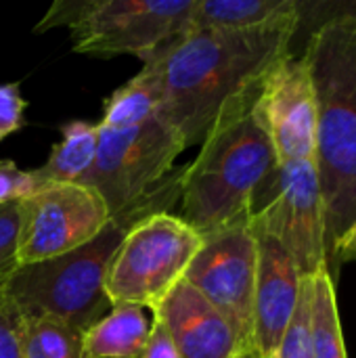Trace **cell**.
Returning <instances> with one entry per match:
<instances>
[{
    "instance_id": "1",
    "label": "cell",
    "mask_w": 356,
    "mask_h": 358,
    "mask_svg": "<svg viewBox=\"0 0 356 358\" xmlns=\"http://www.w3.org/2000/svg\"><path fill=\"white\" fill-rule=\"evenodd\" d=\"M298 15L252 29H187L143 61L162 86V117L185 147L201 145L220 113L287 55Z\"/></svg>"
},
{
    "instance_id": "2",
    "label": "cell",
    "mask_w": 356,
    "mask_h": 358,
    "mask_svg": "<svg viewBox=\"0 0 356 358\" xmlns=\"http://www.w3.org/2000/svg\"><path fill=\"white\" fill-rule=\"evenodd\" d=\"M183 168H174L143 197L111 214L94 239L52 260L19 266L6 294L23 317H50L80 331H86L111 308L105 296L109 266L134 224L172 212L183 193Z\"/></svg>"
},
{
    "instance_id": "3",
    "label": "cell",
    "mask_w": 356,
    "mask_h": 358,
    "mask_svg": "<svg viewBox=\"0 0 356 358\" xmlns=\"http://www.w3.org/2000/svg\"><path fill=\"white\" fill-rule=\"evenodd\" d=\"M302 57L317 90L315 166L329 266L338 241L356 224V15L315 31Z\"/></svg>"
},
{
    "instance_id": "4",
    "label": "cell",
    "mask_w": 356,
    "mask_h": 358,
    "mask_svg": "<svg viewBox=\"0 0 356 358\" xmlns=\"http://www.w3.org/2000/svg\"><path fill=\"white\" fill-rule=\"evenodd\" d=\"M260 84L220 113L195 159L185 166L178 216L201 239L245 222L256 189L277 166L271 138L254 113Z\"/></svg>"
},
{
    "instance_id": "5",
    "label": "cell",
    "mask_w": 356,
    "mask_h": 358,
    "mask_svg": "<svg viewBox=\"0 0 356 358\" xmlns=\"http://www.w3.org/2000/svg\"><path fill=\"white\" fill-rule=\"evenodd\" d=\"M191 8L193 0H57L34 31L65 25L80 55L147 61L185 31Z\"/></svg>"
},
{
    "instance_id": "6",
    "label": "cell",
    "mask_w": 356,
    "mask_h": 358,
    "mask_svg": "<svg viewBox=\"0 0 356 358\" xmlns=\"http://www.w3.org/2000/svg\"><path fill=\"white\" fill-rule=\"evenodd\" d=\"M201 241L199 233L172 212H159L134 224L105 279L109 306L132 304L155 313L185 279Z\"/></svg>"
},
{
    "instance_id": "7",
    "label": "cell",
    "mask_w": 356,
    "mask_h": 358,
    "mask_svg": "<svg viewBox=\"0 0 356 358\" xmlns=\"http://www.w3.org/2000/svg\"><path fill=\"white\" fill-rule=\"evenodd\" d=\"M248 222L254 233L279 241L302 277L327 271L325 208L315 159L277 164L256 189Z\"/></svg>"
},
{
    "instance_id": "8",
    "label": "cell",
    "mask_w": 356,
    "mask_h": 358,
    "mask_svg": "<svg viewBox=\"0 0 356 358\" xmlns=\"http://www.w3.org/2000/svg\"><path fill=\"white\" fill-rule=\"evenodd\" d=\"M185 149L183 136L162 115L124 130L99 124L94 164L78 185L92 187L115 214L162 182Z\"/></svg>"
},
{
    "instance_id": "9",
    "label": "cell",
    "mask_w": 356,
    "mask_h": 358,
    "mask_svg": "<svg viewBox=\"0 0 356 358\" xmlns=\"http://www.w3.org/2000/svg\"><path fill=\"white\" fill-rule=\"evenodd\" d=\"M258 243L250 222H237L204 237L185 279L233 327L243 355L252 350Z\"/></svg>"
},
{
    "instance_id": "10",
    "label": "cell",
    "mask_w": 356,
    "mask_h": 358,
    "mask_svg": "<svg viewBox=\"0 0 356 358\" xmlns=\"http://www.w3.org/2000/svg\"><path fill=\"white\" fill-rule=\"evenodd\" d=\"M111 218L103 197L86 185H44L21 201L19 266L59 258L99 235Z\"/></svg>"
},
{
    "instance_id": "11",
    "label": "cell",
    "mask_w": 356,
    "mask_h": 358,
    "mask_svg": "<svg viewBox=\"0 0 356 358\" xmlns=\"http://www.w3.org/2000/svg\"><path fill=\"white\" fill-rule=\"evenodd\" d=\"M254 113L266 130L277 164L315 159L317 90L304 57H283L262 80Z\"/></svg>"
},
{
    "instance_id": "12",
    "label": "cell",
    "mask_w": 356,
    "mask_h": 358,
    "mask_svg": "<svg viewBox=\"0 0 356 358\" xmlns=\"http://www.w3.org/2000/svg\"><path fill=\"white\" fill-rule=\"evenodd\" d=\"M254 235L258 243V271L250 355L271 358L281 346L294 319L304 277L279 241L262 233Z\"/></svg>"
},
{
    "instance_id": "13",
    "label": "cell",
    "mask_w": 356,
    "mask_h": 358,
    "mask_svg": "<svg viewBox=\"0 0 356 358\" xmlns=\"http://www.w3.org/2000/svg\"><path fill=\"white\" fill-rule=\"evenodd\" d=\"M183 358H237L241 344L229 321L187 281H180L153 313Z\"/></svg>"
},
{
    "instance_id": "14",
    "label": "cell",
    "mask_w": 356,
    "mask_h": 358,
    "mask_svg": "<svg viewBox=\"0 0 356 358\" xmlns=\"http://www.w3.org/2000/svg\"><path fill=\"white\" fill-rule=\"evenodd\" d=\"M300 0H193L187 29H252L296 17Z\"/></svg>"
},
{
    "instance_id": "15",
    "label": "cell",
    "mask_w": 356,
    "mask_h": 358,
    "mask_svg": "<svg viewBox=\"0 0 356 358\" xmlns=\"http://www.w3.org/2000/svg\"><path fill=\"white\" fill-rule=\"evenodd\" d=\"M149 327L143 308L115 304L103 319L84 331L82 358H141Z\"/></svg>"
},
{
    "instance_id": "16",
    "label": "cell",
    "mask_w": 356,
    "mask_h": 358,
    "mask_svg": "<svg viewBox=\"0 0 356 358\" xmlns=\"http://www.w3.org/2000/svg\"><path fill=\"white\" fill-rule=\"evenodd\" d=\"M99 147V124L73 120L61 126V141L50 149L48 159L34 168L42 185L80 182L92 168Z\"/></svg>"
},
{
    "instance_id": "17",
    "label": "cell",
    "mask_w": 356,
    "mask_h": 358,
    "mask_svg": "<svg viewBox=\"0 0 356 358\" xmlns=\"http://www.w3.org/2000/svg\"><path fill=\"white\" fill-rule=\"evenodd\" d=\"M162 86L157 76L143 67L132 80L118 88L103 105V128H136L162 113Z\"/></svg>"
},
{
    "instance_id": "18",
    "label": "cell",
    "mask_w": 356,
    "mask_h": 358,
    "mask_svg": "<svg viewBox=\"0 0 356 358\" xmlns=\"http://www.w3.org/2000/svg\"><path fill=\"white\" fill-rule=\"evenodd\" d=\"M311 352L313 358H348L338 313L336 281L329 271H321L313 277Z\"/></svg>"
},
{
    "instance_id": "19",
    "label": "cell",
    "mask_w": 356,
    "mask_h": 358,
    "mask_svg": "<svg viewBox=\"0 0 356 358\" xmlns=\"http://www.w3.org/2000/svg\"><path fill=\"white\" fill-rule=\"evenodd\" d=\"M84 331L50 319L25 317L21 329V358H82Z\"/></svg>"
},
{
    "instance_id": "20",
    "label": "cell",
    "mask_w": 356,
    "mask_h": 358,
    "mask_svg": "<svg viewBox=\"0 0 356 358\" xmlns=\"http://www.w3.org/2000/svg\"><path fill=\"white\" fill-rule=\"evenodd\" d=\"M311 304H313V277H304L300 300L285 338L271 358H313L311 352Z\"/></svg>"
},
{
    "instance_id": "21",
    "label": "cell",
    "mask_w": 356,
    "mask_h": 358,
    "mask_svg": "<svg viewBox=\"0 0 356 358\" xmlns=\"http://www.w3.org/2000/svg\"><path fill=\"white\" fill-rule=\"evenodd\" d=\"M21 201L0 203V292H6L19 271Z\"/></svg>"
},
{
    "instance_id": "22",
    "label": "cell",
    "mask_w": 356,
    "mask_h": 358,
    "mask_svg": "<svg viewBox=\"0 0 356 358\" xmlns=\"http://www.w3.org/2000/svg\"><path fill=\"white\" fill-rule=\"evenodd\" d=\"M23 319L15 300L6 292H0V358H21Z\"/></svg>"
},
{
    "instance_id": "23",
    "label": "cell",
    "mask_w": 356,
    "mask_h": 358,
    "mask_svg": "<svg viewBox=\"0 0 356 358\" xmlns=\"http://www.w3.org/2000/svg\"><path fill=\"white\" fill-rule=\"evenodd\" d=\"M42 187L31 170H19L10 159H0V203L23 201Z\"/></svg>"
},
{
    "instance_id": "24",
    "label": "cell",
    "mask_w": 356,
    "mask_h": 358,
    "mask_svg": "<svg viewBox=\"0 0 356 358\" xmlns=\"http://www.w3.org/2000/svg\"><path fill=\"white\" fill-rule=\"evenodd\" d=\"M27 101L21 94L19 82L0 84V141L10 136L23 126Z\"/></svg>"
},
{
    "instance_id": "25",
    "label": "cell",
    "mask_w": 356,
    "mask_h": 358,
    "mask_svg": "<svg viewBox=\"0 0 356 358\" xmlns=\"http://www.w3.org/2000/svg\"><path fill=\"white\" fill-rule=\"evenodd\" d=\"M141 358H183L172 336L168 334L166 325L155 317L149 327V338H147V344H145Z\"/></svg>"
},
{
    "instance_id": "26",
    "label": "cell",
    "mask_w": 356,
    "mask_h": 358,
    "mask_svg": "<svg viewBox=\"0 0 356 358\" xmlns=\"http://www.w3.org/2000/svg\"><path fill=\"white\" fill-rule=\"evenodd\" d=\"M344 260H356V224H353L346 235L338 241L336 250H334V256H332V262H329V275L332 279L336 281L338 279V266L340 262Z\"/></svg>"
},
{
    "instance_id": "27",
    "label": "cell",
    "mask_w": 356,
    "mask_h": 358,
    "mask_svg": "<svg viewBox=\"0 0 356 358\" xmlns=\"http://www.w3.org/2000/svg\"><path fill=\"white\" fill-rule=\"evenodd\" d=\"M245 358H254V357H252V355H245Z\"/></svg>"
},
{
    "instance_id": "28",
    "label": "cell",
    "mask_w": 356,
    "mask_h": 358,
    "mask_svg": "<svg viewBox=\"0 0 356 358\" xmlns=\"http://www.w3.org/2000/svg\"><path fill=\"white\" fill-rule=\"evenodd\" d=\"M237 358H245V355H239V357H237Z\"/></svg>"
}]
</instances>
